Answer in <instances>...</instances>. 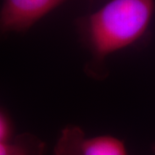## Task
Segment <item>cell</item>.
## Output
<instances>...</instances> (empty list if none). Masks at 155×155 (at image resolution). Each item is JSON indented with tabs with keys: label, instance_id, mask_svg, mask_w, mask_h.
I'll list each match as a JSON object with an SVG mask.
<instances>
[{
	"label": "cell",
	"instance_id": "6da1fadb",
	"mask_svg": "<svg viewBox=\"0 0 155 155\" xmlns=\"http://www.w3.org/2000/svg\"><path fill=\"white\" fill-rule=\"evenodd\" d=\"M154 8L155 0H110L78 22L82 41L91 56L85 68L90 76L105 77L106 59L144 35Z\"/></svg>",
	"mask_w": 155,
	"mask_h": 155
},
{
	"label": "cell",
	"instance_id": "7a4b0ae2",
	"mask_svg": "<svg viewBox=\"0 0 155 155\" xmlns=\"http://www.w3.org/2000/svg\"><path fill=\"white\" fill-rule=\"evenodd\" d=\"M54 155H128L126 145L112 135L87 137L78 126H67L54 148Z\"/></svg>",
	"mask_w": 155,
	"mask_h": 155
},
{
	"label": "cell",
	"instance_id": "8992f818",
	"mask_svg": "<svg viewBox=\"0 0 155 155\" xmlns=\"http://www.w3.org/2000/svg\"><path fill=\"white\" fill-rule=\"evenodd\" d=\"M152 149H153V154L155 155V143L153 145V147H152Z\"/></svg>",
	"mask_w": 155,
	"mask_h": 155
},
{
	"label": "cell",
	"instance_id": "5b68a950",
	"mask_svg": "<svg viewBox=\"0 0 155 155\" xmlns=\"http://www.w3.org/2000/svg\"><path fill=\"white\" fill-rule=\"evenodd\" d=\"M12 137V127L8 117L0 111V140H10Z\"/></svg>",
	"mask_w": 155,
	"mask_h": 155
},
{
	"label": "cell",
	"instance_id": "3957f363",
	"mask_svg": "<svg viewBox=\"0 0 155 155\" xmlns=\"http://www.w3.org/2000/svg\"><path fill=\"white\" fill-rule=\"evenodd\" d=\"M67 0H4L0 8V33L25 32Z\"/></svg>",
	"mask_w": 155,
	"mask_h": 155
},
{
	"label": "cell",
	"instance_id": "277c9868",
	"mask_svg": "<svg viewBox=\"0 0 155 155\" xmlns=\"http://www.w3.org/2000/svg\"><path fill=\"white\" fill-rule=\"evenodd\" d=\"M45 142L31 133L17 134L10 140H0V155H44Z\"/></svg>",
	"mask_w": 155,
	"mask_h": 155
}]
</instances>
